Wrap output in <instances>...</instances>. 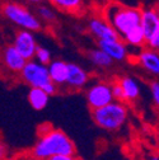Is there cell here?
I'll list each match as a JSON object with an SVG mask.
<instances>
[{"mask_svg":"<svg viewBox=\"0 0 159 160\" xmlns=\"http://www.w3.org/2000/svg\"><path fill=\"white\" fill-rule=\"evenodd\" d=\"M42 126L45 130H42V127L38 128V140L31 150V155L36 160H47L49 158L59 154H75V144L64 131L51 126H49L46 130L47 123Z\"/></svg>","mask_w":159,"mask_h":160,"instance_id":"cell-1","label":"cell"},{"mask_svg":"<svg viewBox=\"0 0 159 160\" xmlns=\"http://www.w3.org/2000/svg\"><path fill=\"white\" fill-rule=\"evenodd\" d=\"M103 17L122 38L129 32L140 26L141 9L127 7L120 3H111L105 8Z\"/></svg>","mask_w":159,"mask_h":160,"instance_id":"cell-2","label":"cell"},{"mask_svg":"<svg viewBox=\"0 0 159 160\" xmlns=\"http://www.w3.org/2000/svg\"><path fill=\"white\" fill-rule=\"evenodd\" d=\"M93 122L108 132L118 131L127 121L129 108L125 103L113 101L101 108L92 109Z\"/></svg>","mask_w":159,"mask_h":160,"instance_id":"cell-3","label":"cell"},{"mask_svg":"<svg viewBox=\"0 0 159 160\" xmlns=\"http://www.w3.org/2000/svg\"><path fill=\"white\" fill-rule=\"evenodd\" d=\"M2 14L10 23L21 27L22 29H28L32 32L41 31L42 21L33 14L28 8L24 5L15 3V2H7L2 5Z\"/></svg>","mask_w":159,"mask_h":160,"instance_id":"cell-4","label":"cell"},{"mask_svg":"<svg viewBox=\"0 0 159 160\" xmlns=\"http://www.w3.org/2000/svg\"><path fill=\"white\" fill-rule=\"evenodd\" d=\"M19 74H21L23 82L28 84L31 88H44L47 83L52 82L47 65L38 62L34 58L28 60Z\"/></svg>","mask_w":159,"mask_h":160,"instance_id":"cell-5","label":"cell"},{"mask_svg":"<svg viewBox=\"0 0 159 160\" xmlns=\"http://www.w3.org/2000/svg\"><path fill=\"white\" fill-rule=\"evenodd\" d=\"M85 99L90 109L101 108L115 101L112 94V85L107 82H97L92 84L85 92Z\"/></svg>","mask_w":159,"mask_h":160,"instance_id":"cell-6","label":"cell"},{"mask_svg":"<svg viewBox=\"0 0 159 160\" xmlns=\"http://www.w3.org/2000/svg\"><path fill=\"white\" fill-rule=\"evenodd\" d=\"M14 47L21 52V55L27 60L34 58V53L37 50V41L36 37L32 31L28 29H21L18 31L14 36V41H13Z\"/></svg>","mask_w":159,"mask_h":160,"instance_id":"cell-7","label":"cell"},{"mask_svg":"<svg viewBox=\"0 0 159 160\" xmlns=\"http://www.w3.org/2000/svg\"><path fill=\"white\" fill-rule=\"evenodd\" d=\"M88 31L94 38H97V41L98 39L121 38L120 34L116 32V29L105 17H92L88 21Z\"/></svg>","mask_w":159,"mask_h":160,"instance_id":"cell-8","label":"cell"},{"mask_svg":"<svg viewBox=\"0 0 159 160\" xmlns=\"http://www.w3.org/2000/svg\"><path fill=\"white\" fill-rule=\"evenodd\" d=\"M97 46L102 48L106 53H108L113 61L116 62H122L129 57V50L127 45L122 38H116V39H98Z\"/></svg>","mask_w":159,"mask_h":160,"instance_id":"cell-9","label":"cell"},{"mask_svg":"<svg viewBox=\"0 0 159 160\" xmlns=\"http://www.w3.org/2000/svg\"><path fill=\"white\" fill-rule=\"evenodd\" d=\"M136 64L149 75L158 78L159 76V51L153 48L141 50L136 56Z\"/></svg>","mask_w":159,"mask_h":160,"instance_id":"cell-10","label":"cell"},{"mask_svg":"<svg viewBox=\"0 0 159 160\" xmlns=\"http://www.w3.org/2000/svg\"><path fill=\"white\" fill-rule=\"evenodd\" d=\"M140 26L145 34L146 45L156 36L159 31V14L156 8H146L141 9V22Z\"/></svg>","mask_w":159,"mask_h":160,"instance_id":"cell-11","label":"cell"},{"mask_svg":"<svg viewBox=\"0 0 159 160\" xmlns=\"http://www.w3.org/2000/svg\"><path fill=\"white\" fill-rule=\"evenodd\" d=\"M68 79H66V85L74 90L83 89L88 82H89V74L85 69H83L80 65L68 62Z\"/></svg>","mask_w":159,"mask_h":160,"instance_id":"cell-12","label":"cell"},{"mask_svg":"<svg viewBox=\"0 0 159 160\" xmlns=\"http://www.w3.org/2000/svg\"><path fill=\"white\" fill-rule=\"evenodd\" d=\"M2 60H3L4 65L7 66V69L13 72H21L22 69L24 68V65L27 64V60L14 47V45L7 46L3 50Z\"/></svg>","mask_w":159,"mask_h":160,"instance_id":"cell-13","label":"cell"},{"mask_svg":"<svg viewBox=\"0 0 159 160\" xmlns=\"http://www.w3.org/2000/svg\"><path fill=\"white\" fill-rule=\"evenodd\" d=\"M50 78L56 85H64L66 84L68 79V62L63 61V60H52V61L47 65Z\"/></svg>","mask_w":159,"mask_h":160,"instance_id":"cell-14","label":"cell"},{"mask_svg":"<svg viewBox=\"0 0 159 160\" xmlns=\"http://www.w3.org/2000/svg\"><path fill=\"white\" fill-rule=\"evenodd\" d=\"M118 82H120L124 93H125V99L126 102H135L140 97V85H139L137 80L134 79L132 76L125 75L118 78Z\"/></svg>","mask_w":159,"mask_h":160,"instance_id":"cell-15","label":"cell"},{"mask_svg":"<svg viewBox=\"0 0 159 160\" xmlns=\"http://www.w3.org/2000/svg\"><path fill=\"white\" fill-rule=\"evenodd\" d=\"M87 56H88V60L89 62L95 66V68H99V69H103V70H107L110 69L112 65H113V58L106 53L102 48H93V50H89L87 52Z\"/></svg>","mask_w":159,"mask_h":160,"instance_id":"cell-16","label":"cell"},{"mask_svg":"<svg viewBox=\"0 0 159 160\" xmlns=\"http://www.w3.org/2000/svg\"><path fill=\"white\" fill-rule=\"evenodd\" d=\"M50 97L42 88H31L28 93V102L31 107L36 111H42L47 107Z\"/></svg>","mask_w":159,"mask_h":160,"instance_id":"cell-17","label":"cell"},{"mask_svg":"<svg viewBox=\"0 0 159 160\" xmlns=\"http://www.w3.org/2000/svg\"><path fill=\"white\" fill-rule=\"evenodd\" d=\"M122 39L126 42L127 46L131 47H137V48H143L146 46V39H145V34L143 32L141 26L136 27L135 29H132L131 32H129L126 36L122 37Z\"/></svg>","mask_w":159,"mask_h":160,"instance_id":"cell-18","label":"cell"},{"mask_svg":"<svg viewBox=\"0 0 159 160\" xmlns=\"http://www.w3.org/2000/svg\"><path fill=\"white\" fill-rule=\"evenodd\" d=\"M47 2L56 9L68 13H76L82 9L83 5V0H47Z\"/></svg>","mask_w":159,"mask_h":160,"instance_id":"cell-19","label":"cell"},{"mask_svg":"<svg viewBox=\"0 0 159 160\" xmlns=\"http://www.w3.org/2000/svg\"><path fill=\"white\" fill-rule=\"evenodd\" d=\"M36 14L37 17L41 19L45 23H55L57 19V13L55 9H52V7L47 5V4H38L37 9H36Z\"/></svg>","mask_w":159,"mask_h":160,"instance_id":"cell-20","label":"cell"},{"mask_svg":"<svg viewBox=\"0 0 159 160\" xmlns=\"http://www.w3.org/2000/svg\"><path fill=\"white\" fill-rule=\"evenodd\" d=\"M34 60H37L38 62H41L44 65H49L52 61V56L49 48L42 47V46H37L36 53H34Z\"/></svg>","mask_w":159,"mask_h":160,"instance_id":"cell-21","label":"cell"},{"mask_svg":"<svg viewBox=\"0 0 159 160\" xmlns=\"http://www.w3.org/2000/svg\"><path fill=\"white\" fill-rule=\"evenodd\" d=\"M111 85H112V94H113L115 101L125 103V102H126V99H125V93H124V89H122L120 82H118V79L115 80L113 83H111Z\"/></svg>","mask_w":159,"mask_h":160,"instance_id":"cell-22","label":"cell"},{"mask_svg":"<svg viewBox=\"0 0 159 160\" xmlns=\"http://www.w3.org/2000/svg\"><path fill=\"white\" fill-rule=\"evenodd\" d=\"M149 89H150L153 103H154V106L159 113V80H151L150 84H149Z\"/></svg>","mask_w":159,"mask_h":160,"instance_id":"cell-23","label":"cell"},{"mask_svg":"<svg viewBox=\"0 0 159 160\" xmlns=\"http://www.w3.org/2000/svg\"><path fill=\"white\" fill-rule=\"evenodd\" d=\"M156 10H158V14H159V2L156 3ZM148 46L150 47V48H153V50H156V51H159V31H158V33H156V36L151 39V41L148 43Z\"/></svg>","mask_w":159,"mask_h":160,"instance_id":"cell-24","label":"cell"},{"mask_svg":"<svg viewBox=\"0 0 159 160\" xmlns=\"http://www.w3.org/2000/svg\"><path fill=\"white\" fill-rule=\"evenodd\" d=\"M9 148L4 141H0V160H8Z\"/></svg>","mask_w":159,"mask_h":160,"instance_id":"cell-25","label":"cell"},{"mask_svg":"<svg viewBox=\"0 0 159 160\" xmlns=\"http://www.w3.org/2000/svg\"><path fill=\"white\" fill-rule=\"evenodd\" d=\"M42 89H44L49 95H54V94L57 92V85H56L54 82H50V83H47Z\"/></svg>","mask_w":159,"mask_h":160,"instance_id":"cell-26","label":"cell"},{"mask_svg":"<svg viewBox=\"0 0 159 160\" xmlns=\"http://www.w3.org/2000/svg\"><path fill=\"white\" fill-rule=\"evenodd\" d=\"M74 155H65V154H59V155H54L51 158H49L47 160H74Z\"/></svg>","mask_w":159,"mask_h":160,"instance_id":"cell-27","label":"cell"},{"mask_svg":"<svg viewBox=\"0 0 159 160\" xmlns=\"http://www.w3.org/2000/svg\"><path fill=\"white\" fill-rule=\"evenodd\" d=\"M27 3H29V4H34V5H38V4H42L45 0H26Z\"/></svg>","mask_w":159,"mask_h":160,"instance_id":"cell-28","label":"cell"},{"mask_svg":"<svg viewBox=\"0 0 159 160\" xmlns=\"http://www.w3.org/2000/svg\"><path fill=\"white\" fill-rule=\"evenodd\" d=\"M155 142H156V146L159 149V128L156 130V133H155Z\"/></svg>","mask_w":159,"mask_h":160,"instance_id":"cell-29","label":"cell"},{"mask_svg":"<svg viewBox=\"0 0 159 160\" xmlns=\"http://www.w3.org/2000/svg\"><path fill=\"white\" fill-rule=\"evenodd\" d=\"M149 160H159V155H151L149 158Z\"/></svg>","mask_w":159,"mask_h":160,"instance_id":"cell-30","label":"cell"},{"mask_svg":"<svg viewBox=\"0 0 159 160\" xmlns=\"http://www.w3.org/2000/svg\"><path fill=\"white\" fill-rule=\"evenodd\" d=\"M74 160H83V159H82V158H75Z\"/></svg>","mask_w":159,"mask_h":160,"instance_id":"cell-31","label":"cell"}]
</instances>
